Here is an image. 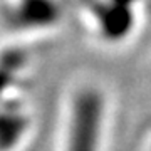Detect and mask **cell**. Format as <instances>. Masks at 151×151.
<instances>
[{
	"mask_svg": "<svg viewBox=\"0 0 151 151\" xmlns=\"http://www.w3.org/2000/svg\"><path fill=\"white\" fill-rule=\"evenodd\" d=\"M104 121V97L86 87L74 97L65 151H99Z\"/></svg>",
	"mask_w": 151,
	"mask_h": 151,
	"instance_id": "obj_1",
	"label": "cell"
},
{
	"mask_svg": "<svg viewBox=\"0 0 151 151\" xmlns=\"http://www.w3.org/2000/svg\"><path fill=\"white\" fill-rule=\"evenodd\" d=\"M139 0H86L104 39L123 40L134 29V5Z\"/></svg>",
	"mask_w": 151,
	"mask_h": 151,
	"instance_id": "obj_2",
	"label": "cell"
},
{
	"mask_svg": "<svg viewBox=\"0 0 151 151\" xmlns=\"http://www.w3.org/2000/svg\"><path fill=\"white\" fill-rule=\"evenodd\" d=\"M60 17L57 0H15L10 10V22L19 29L50 27Z\"/></svg>",
	"mask_w": 151,
	"mask_h": 151,
	"instance_id": "obj_3",
	"label": "cell"
},
{
	"mask_svg": "<svg viewBox=\"0 0 151 151\" xmlns=\"http://www.w3.org/2000/svg\"><path fill=\"white\" fill-rule=\"evenodd\" d=\"M27 128V119L17 111L0 113V150H9L20 139Z\"/></svg>",
	"mask_w": 151,
	"mask_h": 151,
	"instance_id": "obj_4",
	"label": "cell"
}]
</instances>
